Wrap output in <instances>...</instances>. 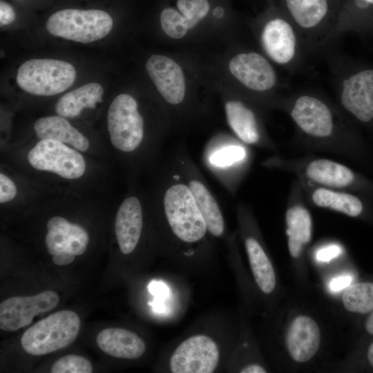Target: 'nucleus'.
<instances>
[{"label": "nucleus", "instance_id": "3", "mask_svg": "<svg viewBox=\"0 0 373 373\" xmlns=\"http://www.w3.org/2000/svg\"><path fill=\"white\" fill-rule=\"evenodd\" d=\"M158 26L169 46L182 49L222 46L235 41L239 30L225 8L212 6L209 0H176L175 6L162 10Z\"/></svg>", "mask_w": 373, "mask_h": 373}, {"label": "nucleus", "instance_id": "19", "mask_svg": "<svg viewBox=\"0 0 373 373\" xmlns=\"http://www.w3.org/2000/svg\"><path fill=\"white\" fill-rule=\"evenodd\" d=\"M144 202L137 194L130 193L119 204L115 218V233L121 252L132 253L142 236Z\"/></svg>", "mask_w": 373, "mask_h": 373}, {"label": "nucleus", "instance_id": "11", "mask_svg": "<svg viewBox=\"0 0 373 373\" xmlns=\"http://www.w3.org/2000/svg\"><path fill=\"white\" fill-rule=\"evenodd\" d=\"M76 79L74 66L53 59H31L19 67L17 82L24 91L35 95L52 96L70 87Z\"/></svg>", "mask_w": 373, "mask_h": 373}, {"label": "nucleus", "instance_id": "39", "mask_svg": "<svg viewBox=\"0 0 373 373\" xmlns=\"http://www.w3.org/2000/svg\"><path fill=\"white\" fill-rule=\"evenodd\" d=\"M367 358L370 364L373 366V343L370 345L367 350Z\"/></svg>", "mask_w": 373, "mask_h": 373}, {"label": "nucleus", "instance_id": "17", "mask_svg": "<svg viewBox=\"0 0 373 373\" xmlns=\"http://www.w3.org/2000/svg\"><path fill=\"white\" fill-rule=\"evenodd\" d=\"M219 350L215 341L205 335L191 336L180 343L170 359L173 373H211L219 361Z\"/></svg>", "mask_w": 373, "mask_h": 373}, {"label": "nucleus", "instance_id": "16", "mask_svg": "<svg viewBox=\"0 0 373 373\" xmlns=\"http://www.w3.org/2000/svg\"><path fill=\"white\" fill-rule=\"evenodd\" d=\"M180 153L176 157L175 164L204 219L208 231L219 238L224 232V220L219 204L189 157Z\"/></svg>", "mask_w": 373, "mask_h": 373}, {"label": "nucleus", "instance_id": "1", "mask_svg": "<svg viewBox=\"0 0 373 373\" xmlns=\"http://www.w3.org/2000/svg\"><path fill=\"white\" fill-rule=\"evenodd\" d=\"M144 68L173 128L189 127L208 115L211 94L193 50L153 53Z\"/></svg>", "mask_w": 373, "mask_h": 373}, {"label": "nucleus", "instance_id": "32", "mask_svg": "<svg viewBox=\"0 0 373 373\" xmlns=\"http://www.w3.org/2000/svg\"><path fill=\"white\" fill-rule=\"evenodd\" d=\"M19 193V188L14 180L4 171L0 173V203L8 204L14 201Z\"/></svg>", "mask_w": 373, "mask_h": 373}, {"label": "nucleus", "instance_id": "12", "mask_svg": "<svg viewBox=\"0 0 373 373\" xmlns=\"http://www.w3.org/2000/svg\"><path fill=\"white\" fill-rule=\"evenodd\" d=\"M286 15L300 32L309 52L329 44L336 25L329 0H283Z\"/></svg>", "mask_w": 373, "mask_h": 373}, {"label": "nucleus", "instance_id": "24", "mask_svg": "<svg viewBox=\"0 0 373 373\" xmlns=\"http://www.w3.org/2000/svg\"><path fill=\"white\" fill-rule=\"evenodd\" d=\"M245 157V149L229 140L224 135L216 136L210 143L206 160L210 169L224 180L226 172Z\"/></svg>", "mask_w": 373, "mask_h": 373}, {"label": "nucleus", "instance_id": "31", "mask_svg": "<svg viewBox=\"0 0 373 373\" xmlns=\"http://www.w3.org/2000/svg\"><path fill=\"white\" fill-rule=\"evenodd\" d=\"M52 373H90L93 372L91 363L86 358L75 354L64 356L57 359L52 365Z\"/></svg>", "mask_w": 373, "mask_h": 373}, {"label": "nucleus", "instance_id": "4", "mask_svg": "<svg viewBox=\"0 0 373 373\" xmlns=\"http://www.w3.org/2000/svg\"><path fill=\"white\" fill-rule=\"evenodd\" d=\"M107 129L113 149L136 164L153 155L161 141L149 135L147 119L140 102L128 93L119 94L111 103Z\"/></svg>", "mask_w": 373, "mask_h": 373}, {"label": "nucleus", "instance_id": "6", "mask_svg": "<svg viewBox=\"0 0 373 373\" xmlns=\"http://www.w3.org/2000/svg\"><path fill=\"white\" fill-rule=\"evenodd\" d=\"M250 30L258 49L278 68L292 73L303 66L309 51L300 32L287 15L263 17L253 23Z\"/></svg>", "mask_w": 373, "mask_h": 373}, {"label": "nucleus", "instance_id": "7", "mask_svg": "<svg viewBox=\"0 0 373 373\" xmlns=\"http://www.w3.org/2000/svg\"><path fill=\"white\" fill-rule=\"evenodd\" d=\"M335 88L341 107L361 122L373 119V68H352L334 57L329 61Z\"/></svg>", "mask_w": 373, "mask_h": 373}, {"label": "nucleus", "instance_id": "2", "mask_svg": "<svg viewBox=\"0 0 373 373\" xmlns=\"http://www.w3.org/2000/svg\"><path fill=\"white\" fill-rule=\"evenodd\" d=\"M204 81L220 84L258 104H274L287 87L278 68L259 50L237 42L219 50H195Z\"/></svg>", "mask_w": 373, "mask_h": 373}, {"label": "nucleus", "instance_id": "30", "mask_svg": "<svg viewBox=\"0 0 373 373\" xmlns=\"http://www.w3.org/2000/svg\"><path fill=\"white\" fill-rule=\"evenodd\" d=\"M342 300L349 312L366 314L373 311V283H358L349 286Z\"/></svg>", "mask_w": 373, "mask_h": 373}, {"label": "nucleus", "instance_id": "20", "mask_svg": "<svg viewBox=\"0 0 373 373\" xmlns=\"http://www.w3.org/2000/svg\"><path fill=\"white\" fill-rule=\"evenodd\" d=\"M321 334L317 323L307 316H297L286 335V345L291 358L299 363L311 359L320 346Z\"/></svg>", "mask_w": 373, "mask_h": 373}, {"label": "nucleus", "instance_id": "21", "mask_svg": "<svg viewBox=\"0 0 373 373\" xmlns=\"http://www.w3.org/2000/svg\"><path fill=\"white\" fill-rule=\"evenodd\" d=\"M34 131L39 140L59 141L82 153L91 150L89 139L73 126L67 118L58 115L39 118L34 124Z\"/></svg>", "mask_w": 373, "mask_h": 373}, {"label": "nucleus", "instance_id": "27", "mask_svg": "<svg viewBox=\"0 0 373 373\" xmlns=\"http://www.w3.org/2000/svg\"><path fill=\"white\" fill-rule=\"evenodd\" d=\"M245 244L251 269L258 286L265 294L272 292L276 286V276L269 259L254 238H247Z\"/></svg>", "mask_w": 373, "mask_h": 373}, {"label": "nucleus", "instance_id": "22", "mask_svg": "<svg viewBox=\"0 0 373 373\" xmlns=\"http://www.w3.org/2000/svg\"><path fill=\"white\" fill-rule=\"evenodd\" d=\"M96 341L104 352L119 358H138L146 350L145 343L140 336L122 328L104 329L97 334Z\"/></svg>", "mask_w": 373, "mask_h": 373}, {"label": "nucleus", "instance_id": "15", "mask_svg": "<svg viewBox=\"0 0 373 373\" xmlns=\"http://www.w3.org/2000/svg\"><path fill=\"white\" fill-rule=\"evenodd\" d=\"M45 245L55 265L70 264L87 249L90 237L82 226L61 216L51 217L46 223Z\"/></svg>", "mask_w": 373, "mask_h": 373}, {"label": "nucleus", "instance_id": "23", "mask_svg": "<svg viewBox=\"0 0 373 373\" xmlns=\"http://www.w3.org/2000/svg\"><path fill=\"white\" fill-rule=\"evenodd\" d=\"M104 89L98 83H88L61 96L55 106L56 113L67 119L78 117L85 108L94 109L103 101Z\"/></svg>", "mask_w": 373, "mask_h": 373}, {"label": "nucleus", "instance_id": "25", "mask_svg": "<svg viewBox=\"0 0 373 373\" xmlns=\"http://www.w3.org/2000/svg\"><path fill=\"white\" fill-rule=\"evenodd\" d=\"M285 221L288 248L293 258H298L303 247L312 237V221L308 210L301 205H294L286 212Z\"/></svg>", "mask_w": 373, "mask_h": 373}, {"label": "nucleus", "instance_id": "9", "mask_svg": "<svg viewBox=\"0 0 373 373\" xmlns=\"http://www.w3.org/2000/svg\"><path fill=\"white\" fill-rule=\"evenodd\" d=\"M83 153L59 141L39 140L27 152L26 161L35 171L55 175L65 181H77L87 171Z\"/></svg>", "mask_w": 373, "mask_h": 373}, {"label": "nucleus", "instance_id": "29", "mask_svg": "<svg viewBox=\"0 0 373 373\" xmlns=\"http://www.w3.org/2000/svg\"><path fill=\"white\" fill-rule=\"evenodd\" d=\"M314 204L330 209L351 217H356L363 211V204L356 196L325 188L315 189L312 195Z\"/></svg>", "mask_w": 373, "mask_h": 373}, {"label": "nucleus", "instance_id": "37", "mask_svg": "<svg viewBox=\"0 0 373 373\" xmlns=\"http://www.w3.org/2000/svg\"><path fill=\"white\" fill-rule=\"evenodd\" d=\"M241 373H265L267 372L265 368L260 365L251 364L247 365L240 370Z\"/></svg>", "mask_w": 373, "mask_h": 373}, {"label": "nucleus", "instance_id": "26", "mask_svg": "<svg viewBox=\"0 0 373 373\" xmlns=\"http://www.w3.org/2000/svg\"><path fill=\"white\" fill-rule=\"evenodd\" d=\"M305 174L313 182L329 187H345L354 180V174L350 169L327 159H317L309 162Z\"/></svg>", "mask_w": 373, "mask_h": 373}, {"label": "nucleus", "instance_id": "18", "mask_svg": "<svg viewBox=\"0 0 373 373\" xmlns=\"http://www.w3.org/2000/svg\"><path fill=\"white\" fill-rule=\"evenodd\" d=\"M58 294L50 290L34 296L8 298L0 304V328L13 332L32 323L36 315L57 307Z\"/></svg>", "mask_w": 373, "mask_h": 373}, {"label": "nucleus", "instance_id": "10", "mask_svg": "<svg viewBox=\"0 0 373 373\" xmlns=\"http://www.w3.org/2000/svg\"><path fill=\"white\" fill-rule=\"evenodd\" d=\"M113 26L112 17L104 10L71 8L50 15L46 26L54 36L87 44L106 37Z\"/></svg>", "mask_w": 373, "mask_h": 373}, {"label": "nucleus", "instance_id": "34", "mask_svg": "<svg viewBox=\"0 0 373 373\" xmlns=\"http://www.w3.org/2000/svg\"><path fill=\"white\" fill-rule=\"evenodd\" d=\"M15 19L13 8L4 1L0 2V24L5 26L10 24Z\"/></svg>", "mask_w": 373, "mask_h": 373}, {"label": "nucleus", "instance_id": "5", "mask_svg": "<svg viewBox=\"0 0 373 373\" xmlns=\"http://www.w3.org/2000/svg\"><path fill=\"white\" fill-rule=\"evenodd\" d=\"M155 196L153 203L160 207L178 240L195 243L204 238L208 231L206 222L176 164L162 178Z\"/></svg>", "mask_w": 373, "mask_h": 373}, {"label": "nucleus", "instance_id": "38", "mask_svg": "<svg viewBox=\"0 0 373 373\" xmlns=\"http://www.w3.org/2000/svg\"><path fill=\"white\" fill-rule=\"evenodd\" d=\"M365 326L367 332L373 335V311H372L371 314L368 316Z\"/></svg>", "mask_w": 373, "mask_h": 373}, {"label": "nucleus", "instance_id": "14", "mask_svg": "<svg viewBox=\"0 0 373 373\" xmlns=\"http://www.w3.org/2000/svg\"><path fill=\"white\" fill-rule=\"evenodd\" d=\"M287 104L291 119L305 135L328 138L337 130L334 110L319 94L310 90L300 91L290 97Z\"/></svg>", "mask_w": 373, "mask_h": 373}, {"label": "nucleus", "instance_id": "13", "mask_svg": "<svg viewBox=\"0 0 373 373\" xmlns=\"http://www.w3.org/2000/svg\"><path fill=\"white\" fill-rule=\"evenodd\" d=\"M204 82L211 95L219 97L225 121L233 134L247 144H259L263 130L254 106L257 103L216 82Z\"/></svg>", "mask_w": 373, "mask_h": 373}, {"label": "nucleus", "instance_id": "35", "mask_svg": "<svg viewBox=\"0 0 373 373\" xmlns=\"http://www.w3.org/2000/svg\"><path fill=\"white\" fill-rule=\"evenodd\" d=\"M352 281L350 275H341L334 278L329 283V289L332 292H338L348 287Z\"/></svg>", "mask_w": 373, "mask_h": 373}, {"label": "nucleus", "instance_id": "36", "mask_svg": "<svg viewBox=\"0 0 373 373\" xmlns=\"http://www.w3.org/2000/svg\"><path fill=\"white\" fill-rule=\"evenodd\" d=\"M148 289L151 294L155 296L164 297L169 291L167 286L161 281H152L149 283Z\"/></svg>", "mask_w": 373, "mask_h": 373}, {"label": "nucleus", "instance_id": "28", "mask_svg": "<svg viewBox=\"0 0 373 373\" xmlns=\"http://www.w3.org/2000/svg\"><path fill=\"white\" fill-rule=\"evenodd\" d=\"M372 21L373 0H351L338 17L332 39H336L345 32L360 30Z\"/></svg>", "mask_w": 373, "mask_h": 373}, {"label": "nucleus", "instance_id": "8", "mask_svg": "<svg viewBox=\"0 0 373 373\" xmlns=\"http://www.w3.org/2000/svg\"><path fill=\"white\" fill-rule=\"evenodd\" d=\"M79 329V316L70 310H61L29 327L21 344L28 354L45 355L68 347L75 341Z\"/></svg>", "mask_w": 373, "mask_h": 373}, {"label": "nucleus", "instance_id": "33", "mask_svg": "<svg viewBox=\"0 0 373 373\" xmlns=\"http://www.w3.org/2000/svg\"><path fill=\"white\" fill-rule=\"evenodd\" d=\"M342 252L341 248L336 245H329L320 249L316 255L318 260L322 262H329L332 259L339 256Z\"/></svg>", "mask_w": 373, "mask_h": 373}]
</instances>
